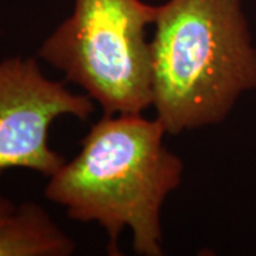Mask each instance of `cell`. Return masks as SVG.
I'll return each instance as SVG.
<instances>
[{"instance_id":"obj_1","label":"cell","mask_w":256,"mask_h":256,"mask_svg":"<svg viewBox=\"0 0 256 256\" xmlns=\"http://www.w3.org/2000/svg\"><path fill=\"white\" fill-rule=\"evenodd\" d=\"M165 134L156 117L142 112L104 114L84 136L78 154L48 176L46 198L72 220L100 224L108 236V255H121L126 228L137 255H164L161 212L182 184L185 168L165 146Z\"/></svg>"},{"instance_id":"obj_2","label":"cell","mask_w":256,"mask_h":256,"mask_svg":"<svg viewBox=\"0 0 256 256\" xmlns=\"http://www.w3.org/2000/svg\"><path fill=\"white\" fill-rule=\"evenodd\" d=\"M151 44L156 118L168 134L216 126L256 90V47L242 0H166Z\"/></svg>"},{"instance_id":"obj_3","label":"cell","mask_w":256,"mask_h":256,"mask_svg":"<svg viewBox=\"0 0 256 256\" xmlns=\"http://www.w3.org/2000/svg\"><path fill=\"white\" fill-rule=\"evenodd\" d=\"M158 6L142 0H74L73 13L43 42L38 56L82 87L104 114L152 107L146 28Z\"/></svg>"},{"instance_id":"obj_4","label":"cell","mask_w":256,"mask_h":256,"mask_svg":"<svg viewBox=\"0 0 256 256\" xmlns=\"http://www.w3.org/2000/svg\"><path fill=\"white\" fill-rule=\"evenodd\" d=\"M92 112L87 94L47 78L34 57L0 62V176L12 168L52 176L66 162L48 144L53 121L63 116L86 121Z\"/></svg>"},{"instance_id":"obj_5","label":"cell","mask_w":256,"mask_h":256,"mask_svg":"<svg viewBox=\"0 0 256 256\" xmlns=\"http://www.w3.org/2000/svg\"><path fill=\"white\" fill-rule=\"evenodd\" d=\"M74 249L73 239L44 208L0 196V256H70Z\"/></svg>"}]
</instances>
